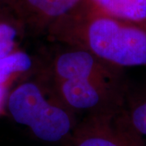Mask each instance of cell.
Returning a JSON list of instances; mask_svg holds the SVG:
<instances>
[{"instance_id": "8", "label": "cell", "mask_w": 146, "mask_h": 146, "mask_svg": "<svg viewBox=\"0 0 146 146\" xmlns=\"http://www.w3.org/2000/svg\"><path fill=\"white\" fill-rule=\"evenodd\" d=\"M122 114L130 128L146 145V87L125 98Z\"/></svg>"}, {"instance_id": "2", "label": "cell", "mask_w": 146, "mask_h": 146, "mask_svg": "<svg viewBox=\"0 0 146 146\" xmlns=\"http://www.w3.org/2000/svg\"><path fill=\"white\" fill-rule=\"evenodd\" d=\"M50 94L42 84L25 81L9 94L6 106L12 119L37 139L57 143L72 137L76 126L74 112Z\"/></svg>"}, {"instance_id": "10", "label": "cell", "mask_w": 146, "mask_h": 146, "mask_svg": "<svg viewBox=\"0 0 146 146\" xmlns=\"http://www.w3.org/2000/svg\"><path fill=\"white\" fill-rule=\"evenodd\" d=\"M33 64L29 54L19 49L0 58V84L6 85L11 79L29 72Z\"/></svg>"}, {"instance_id": "4", "label": "cell", "mask_w": 146, "mask_h": 146, "mask_svg": "<svg viewBox=\"0 0 146 146\" xmlns=\"http://www.w3.org/2000/svg\"><path fill=\"white\" fill-rule=\"evenodd\" d=\"M72 140V146H146L127 123L122 109L89 115L76 127Z\"/></svg>"}, {"instance_id": "6", "label": "cell", "mask_w": 146, "mask_h": 146, "mask_svg": "<svg viewBox=\"0 0 146 146\" xmlns=\"http://www.w3.org/2000/svg\"><path fill=\"white\" fill-rule=\"evenodd\" d=\"M83 0H11L8 7L24 27L35 32L48 29L76 8Z\"/></svg>"}, {"instance_id": "12", "label": "cell", "mask_w": 146, "mask_h": 146, "mask_svg": "<svg viewBox=\"0 0 146 146\" xmlns=\"http://www.w3.org/2000/svg\"><path fill=\"white\" fill-rule=\"evenodd\" d=\"M11 0H0V7H8Z\"/></svg>"}, {"instance_id": "1", "label": "cell", "mask_w": 146, "mask_h": 146, "mask_svg": "<svg viewBox=\"0 0 146 146\" xmlns=\"http://www.w3.org/2000/svg\"><path fill=\"white\" fill-rule=\"evenodd\" d=\"M58 42L92 53L116 68L146 66V26L80 4L47 29Z\"/></svg>"}, {"instance_id": "3", "label": "cell", "mask_w": 146, "mask_h": 146, "mask_svg": "<svg viewBox=\"0 0 146 146\" xmlns=\"http://www.w3.org/2000/svg\"><path fill=\"white\" fill-rule=\"evenodd\" d=\"M52 91L58 99L74 113L83 111L89 115L119 110L126 95L122 82L94 79L54 80Z\"/></svg>"}, {"instance_id": "5", "label": "cell", "mask_w": 146, "mask_h": 146, "mask_svg": "<svg viewBox=\"0 0 146 146\" xmlns=\"http://www.w3.org/2000/svg\"><path fill=\"white\" fill-rule=\"evenodd\" d=\"M54 80L94 79L122 82L120 68L112 66L92 53L77 47L58 54L51 65Z\"/></svg>"}, {"instance_id": "9", "label": "cell", "mask_w": 146, "mask_h": 146, "mask_svg": "<svg viewBox=\"0 0 146 146\" xmlns=\"http://www.w3.org/2000/svg\"><path fill=\"white\" fill-rule=\"evenodd\" d=\"M23 28L24 25L14 13L8 16L0 12V58L18 50Z\"/></svg>"}, {"instance_id": "7", "label": "cell", "mask_w": 146, "mask_h": 146, "mask_svg": "<svg viewBox=\"0 0 146 146\" xmlns=\"http://www.w3.org/2000/svg\"><path fill=\"white\" fill-rule=\"evenodd\" d=\"M92 11L146 26V0H83Z\"/></svg>"}, {"instance_id": "11", "label": "cell", "mask_w": 146, "mask_h": 146, "mask_svg": "<svg viewBox=\"0 0 146 146\" xmlns=\"http://www.w3.org/2000/svg\"><path fill=\"white\" fill-rule=\"evenodd\" d=\"M6 101V85L0 84V113L4 107Z\"/></svg>"}]
</instances>
